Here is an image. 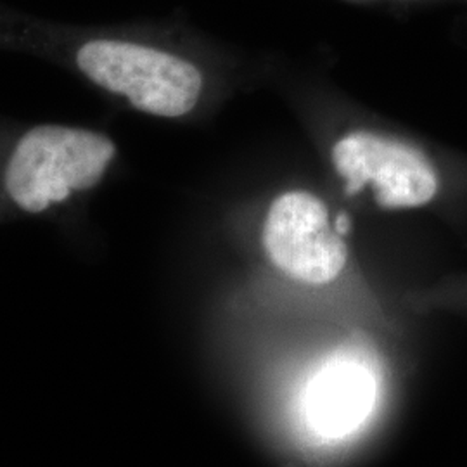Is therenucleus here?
<instances>
[{"label": "nucleus", "mask_w": 467, "mask_h": 467, "mask_svg": "<svg viewBox=\"0 0 467 467\" xmlns=\"http://www.w3.org/2000/svg\"><path fill=\"white\" fill-rule=\"evenodd\" d=\"M378 389V374L362 353L337 351L305 384L301 420L322 441L345 440L374 412Z\"/></svg>", "instance_id": "obj_5"}, {"label": "nucleus", "mask_w": 467, "mask_h": 467, "mask_svg": "<svg viewBox=\"0 0 467 467\" xmlns=\"http://www.w3.org/2000/svg\"><path fill=\"white\" fill-rule=\"evenodd\" d=\"M264 244L274 265L300 283H331L347 265L341 234L331 227L326 204L310 192L291 191L272 202Z\"/></svg>", "instance_id": "obj_3"}, {"label": "nucleus", "mask_w": 467, "mask_h": 467, "mask_svg": "<svg viewBox=\"0 0 467 467\" xmlns=\"http://www.w3.org/2000/svg\"><path fill=\"white\" fill-rule=\"evenodd\" d=\"M0 50L63 67L106 98L150 117H191L206 92L202 67L182 50L111 26L47 21L4 4Z\"/></svg>", "instance_id": "obj_1"}, {"label": "nucleus", "mask_w": 467, "mask_h": 467, "mask_svg": "<svg viewBox=\"0 0 467 467\" xmlns=\"http://www.w3.org/2000/svg\"><path fill=\"white\" fill-rule=\"evenodd\" d=\"M117 160V142L99 129L0 118V227L80 210Z\"/></svg>", "instance_id": "obj_2"}, {"label": "nucleus", "mask_w": 467, "mask_h": 467, "mask_svg": "<svg viewBox=\"0 0 467 467\" xmlns=\"http://www.w3.org/2000/svg\"><path fill=\"white\" fill-rule=\"evenodd\" d=\"M334 229L337 231V234H341V235L348 231V218H347V215H339V217L336 218Z\"/></svg>", "instance_id": "obj_6"}, {"label": "nucleus", "mask_w": 467, "mask_h": 467, "mask_svg": "<svg viewBox=\"0 0 467 467\" xmlns=\"http://www.w3.org/2000/svg\"><path fill=\"white\" fill-rule=\"evenodd\" d=\"M333 161L350 194L370 185L384 208L422 206L438 191V177L426 156L383 135L355 132L339 139Z\"/></svg>", "instance_id": "obj_4"}]
</instances>
